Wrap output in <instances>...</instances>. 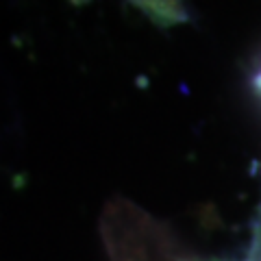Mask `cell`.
Returning <instances> with one entry per match:
<instances>
[{"instance_id":"cell-1","label":"cell","mask_w":261,"mask_h":261,"mask_svg":"<svg viewBox=\"0 0 261 261\" xmlns=\"http://www.w3.org/2000/svg\"><path fill=\"white\" fill-rule=\"evenodd\" d=\"M100 235L111 261H196L161 222L124 198L102 209Z\"/></svg>"},{"instance_id":"cell-2","label":"cell","mask_w":261,"mask_h":261,"mask_svg":"<svg viewBox=\"0 0 261 261\" xmlns=\"http://www.w3.org/2000/svg\"><path fill=\"white\" fill-rule=\"evenodd\" d=\"M128 3L163 29H172L190 20L185 0H128Z\"/></svg>"},{"instance_id":"cell-3","label":"cell","mask_w":261,"mask_h":261,"mask_svg":"<svg viewBox=\"0 0 261 261\" xmlns=\"http://www.w3.org/2000/svg\"><path fill=\"white\" fill-rule=\"evenodd\" d=\"M248 259H261V250H250L248 252Z\"/></svg>"},{"instance_id":"cell-4","label":"cell","mask_w":261,"mask_h":261,"mask_svg":"<svg viewBox=\"0 0 261 261\" xmlns=\"http://www.w3.org/2000/svg\"><path fill=\"white\" fill-rule=\"evenodd\" d=\"M244 261H261V259H248V257H246V259H244Z\"/></svg>"}]
</instances>
